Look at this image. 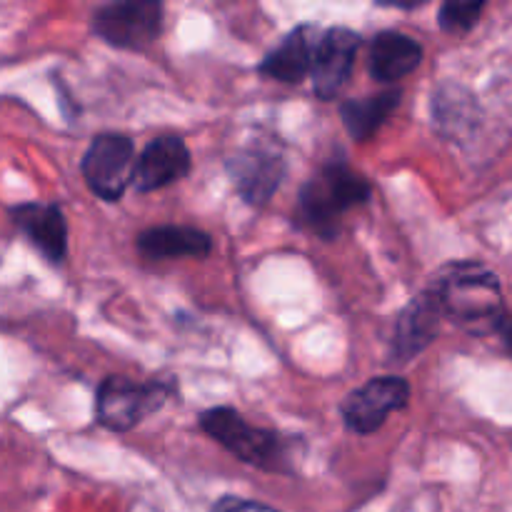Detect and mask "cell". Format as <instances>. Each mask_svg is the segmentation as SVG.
<instances>
[{"instance_id": "cell-1", "label": "cell", "mask_w": 512, "mask_h": 512, "mask_svg": "<svg viewBox=\"0 0 512 512\" xmlns=\"http://www.w3.org/2000/svg\"><path fill=\"white\" fill-rule=\"evenodd\" d=\"M443 318H450L473 335H488L503 323V290L493 270L485 265L463 260L438 270L430 285Z\"/></svg>"}, {"instance_id": "cell-2", "label": "cell", "mask_w": 512, "mask_h": 512, "mask_svg": "<svg viewBox=\"0 0 512 512\" xmlns=\"http://www.w3.org/2000/svg\"><path fill=\"white\" fill-rule=\"evenodd\" d=\"M370 193L373 188L363 175L343 160H330L300 188V215L315 233L333 238L343 213L368 203Z\"/></svg>"}, {"instance_id": "cell-3", "label": "cell", "mask_w": 512, "mask_h": 512, "mask_svg": "<svg viewBox=\"0 0 512 512\" xmlns=\"http://www.w3.org/2000/svg\"><path fill=\"white\" fill-rule=\"evenodd\" d=\"M200 428L210 435L228 453H233L240 463L253 465L260 470H283L285 443L273 430H263L250 425L238 410L210 408L200 415Z\"/></svg>"}, {"instance_id": "cell-4", "label": "cell", "mask_w": 512, "mask_h": 512, "mask_svg": "<svg viewBox=\"0 0 512 512\" xmlns=\"http://www.w3.org/2000/svg\"><path fill=\"white\" fill-rule=\"evenodd\" d=\"M170 398L163 383H135L128 378H105L95 393V418L113 433H128L158 413Z\"/></svg>"}, {"instance_id": "cell-5", "label": "cell", "mask_w": 512, "mask_h": 512, "mask_svg": "<svg viewBox=\"0 0 512 512\" xmlns=\"http://www.w3.org/2000/svg\"><path fill=\"white\" fill-rule=\"evenodd\" d=\"M83 178L88 188L105 203H118L133 183L135 148L133 140L120 133H100L83 155Z\"/></svg>"}, {"instance_id": "cell-6", "label": "cell", "mask_w": 512, "mask_h": 512, "mask_svg": "<svg viewBox=\"0 0 512 512\" xmlns=\"http://www.w3.org/2000/svg\"><path fill=\"white\" fill-rule=\"evenodd\" d=\"M93 30L108 45L123 50H143L158 40L163 30V5L155 0H125L95 10Z\"/></svg>"}, {"instance_id": "cell-7", "label": "cell", "mask_w": 512, "mask_h": 512, "mask_svg": "<svg viewBox=\"0 0 512 512\" xmlns=\"http://www.w3.org/2000/svg\"><path fill=\"white\" fill-rule=\"evenodd\" d=\"M408 403V380L398 375H385V378H373L355 388L340 405V415H343L345 428L358 435H370L383 428L388 415L408 408Z\"/></svg>"}, {"instance_id": "cell-8", "label": "cell", "mask_w": 512, "mask_h": 512, "mask_svg": "<svg viewBox=\"0 0 512 512\" xmlns=\"http://www.w3.org/2000/svg\"><path fill=\"white\" fill-rule=\"evenodd\" d=\"M235 190L248 205H265L285 178V160L270 145H248L225 163Z\"/></svg>"}, {"instance_id": "cell-9", "label": "cell", "mask_w": 512, "mask_h": 512, "mask_svg": "<svg viewBox=\"0 0 512 512\" xmlns=\"http://www.w3.org/2000/svg\"><path fill=\"white\" fill-rule=\"evenodd\" d=\"M360 35L350 28L323 30L313 58V93L320 100H335L353 73Z\"/></svg>"}, {"instance_id": "cell-10", "label": "cell", "mask_w": 512, "mask_h": 512, "mask_svg": "<svg viewBox=\"0 0 512 512\" xmlns=\"http://www.w3.org/2000/svg\"><path fill=\"white\" fill-rule=\"evenodd\" d=\"M190 165H193V160H190V150L183 143V138L165 135V138L150 140L143 153H140V158L135 160V190L150 193V190H160L165 185L178 183L190 173Z\"/></svg>"}, {"instance_id": "cell-11", "label": "cell", "mask_w": 512, "mask_h": 512, "mask_svg": "<svg viewBox=\"0 0 512 512\" xmlns=\"http://www.w3.org/2000/svg\"><path fill=\"white\" fill-rule=\"evenodd\" d=\"M440 320H443V313H440L438 303H435L430 290H425L418 298L410 300L403 308V313L398 315V323H395V360H398V363H408L415 355L423 353V350L438 338Z\"/></svg>"}, {"instance_id": "cell-12", "label": "cell", "mask_w": 512, "mask_h": 512, "mask_svg": "<svg viewBox=\"0 0 512 512\" xmlns=\"http://www.w3.org/2000/svg\"><path fill=\"white\" fill-rule=\"evenodd\" d=\"M320 38H323V30L315 25H300V28L290 30L283 43L265 55L260 63V73L278 83H303L305 75L313 70L315 48H318Z\"/></svg>"}, {"instance_id": "cell-13", "label": "cell", "mask_w": 512, "mask_h": 512, "mask_svg": "<svg viewBox=\"0 0 512 512\" xmlns=\"http://www.w3.org/2000/svg\"><path fill=\"white\" fill-rule=\"evenodd\" d=\"M13 223L30 238V243L50 260L60 263L68 253V225L63 210L53 203H23L10 210Z\"/></svg>"}, {"instance_id": "cell-14", "label": "cell", "mask_w": 512, "mask_h": 512, "mask_svg": "<svg viewBox=\"0 0 512 512\" xmlns=\"http://www.w3.org/2000/svg\"><path fill=\"white\" fill-rule=\"evenodd\" d=\"M423 60V45L398 30H383L370 45V75L380 83H395L413 73Z\"/></svg>"}, {"instance_id": "cell-15", "label": "cell", "mask_w": 512, "mask_h": 512, "mask_svg": "<svg viewBox=\"0 0 512 512\" xmlns=\"http://www.w3.org/2000/svg\"><path fill=\"white\" fill-rule=\"evenodd\" d=\"M138 250L150 260L205 258L213 250L208 233L188 225H158L138 235Z\"/></svg>"}, {"instance_id": "cell-16", "label": "cell", "mask_w": 512, "mask_h": 512, "mask_svg": "<svg viewBox=\"0 0 512 512\" xmlns=\"http://www.w3.org/2000/svg\"><path fill=\"white\" fill-rule=\"evenodd\" d=\"M400 98H403L400 90H385V93L348 100V103L340 105V118H343V125L350 138L358 140V143L373 138L383 128L385 120L390 118V113L398 108Z\"/></svg>"}, {"instance_id": "cell-17", "label": "cell", "mask_w": 512, "mask_h": 512, "mask_svg": "<svg viewBox=\"0 0 512 512\" xmlns=\"http://www.w3.org/2000/svg\"><path fill=\"white\" fill-rule=\"evenodd\" d=\"M435 118H438L440 130L453 138H463L478 123V103L473 95L460 85H443L435 95Z\"/></svg>"}, {"instance_id": "cell-18", "label": "cell", "mask_w": 512, "mask_h": 512, "mask_svg": "<svg viewBox=\"0 0 512 512\" xmlns=\"http://www.w3.org/2000/svg\"><path fill=\"white\" fill-rule=\"evenodd\" d=\"M485 3H443L440 5V28L445 33H468L483 15Z\"/></svg>"}, {"instance_id": "cell-19", "label": "cell", "mask_w": 512, "mask_h": 512, "mask_svg": "<svg viewBox=\"0 0 512 512\" xmlns=\"http://www.w3.org/2000/svg\"><path fill=\"white\" fill-rule=\"evenodd\" d=\"M213 512H278L263 503H255V500H243V498H223L215 505Z\"/></svg>"}, {"instance_id": "cell-20", "label": "cell", "mask_w": 512, "mask_h": 512, "mask_svg": "<svg viewBox=\"0 0 512 512\" xmlns=\"http://www.w3.org/2000/svg\"><path fill=\"white\" fill-rule=\"evenodd\" d=\"M498 333H500V338H503L505 348L512 353V318H503V323L498 325Z\"/></svg>"}]
</instances>
